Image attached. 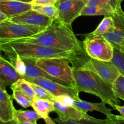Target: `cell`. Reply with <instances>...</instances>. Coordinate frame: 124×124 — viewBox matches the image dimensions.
I'll return each instance as SVG.
<instances>
[{"label":"cell","mask_w":124,"mask_h":124,"mask_svg":"<svg viewBox=\"0 0 124 124\" xmlns=\"http://www.w3.org/2000/svg\"><path fill=\"white\" fill-rule=\"evenodd\" d=\"M84 48L88 56L96 60L111 62L113 57L114 47L104 36L85 37Z\"/></svg>","instance_id":"5"},{"label":"cell","mask_w":124,"mask_h":124,"mask_svg":"<svg viewBox=\"0 0 124 124\" xmlns=\"http://www.w3.org/2000/svg\"><path fill=\"white\" fill-rule=\"evenodd\" d=\"M12 40L87 54L84 48L83 42L76 36L72 25L65 24L58 18L53 19L51 24L39 33L30 37Z\"/></svg>","instance_id":"1"},{"label":"cell","mask_w":124,"mask_h":124,"mask_svg":"<svg viewBox=\"0 0 124 124\" xmlns=\"http://www.w3.org/2000/svg\"><path fill=\"white\" fill-rule=\"evenodd\" d=\"M60 0H33L31 2L32 6H42V5H54L56 6Z\"/></svg>","instance_id":"33"},{"label":"cell","mask_w":124,"mask_h":124,"mask_svg":"<svg viewBox=\"0 0 124 124\" xmlns=\"http://www.w3.org/2000/svg\"><path fill=\"white\" fill-rule=\"evenodd\" d=\"M32 9L52 19L58 18V8L54 5L32 6Z\"/></svg>","instance_id":"24"},{"label":"cell","mask_w":124,"mask_h":124,"mask_svg":"<svg viewBox=\"0 0 124 124\" xmlns=\"http://www.w3.org/2000/svg\"><path fill=\"white\" fill-rule=\"evenodd\" d=\"M16 124H37V122H17L16 121Z\"/></svg>","instance_id":"39"},{"label":"cell","mask_w":124,"mask_h":124,"mask_svg":"<svg viewBox=\"0 0 124 124\" xmlns=\"http://www.w3.org/2000/svg\"><path fill=\"white\" fill-rule=\"evenodd\" d=\"M0 50L6 56L19 55L21 58L39 59L64 58L69 59L74 67H80L88 58L73 51L46 47L29 42H19L12 39H0Z\"/></svg>","instance_id":"2"},{"label":"cell","mask_w":124,"mask_h":124,"mask_svg":"<svg viewBox=\"0 0 124 124\" xmlns=\"http://www.w3.org/2000/svg\"><path fill=\"white\" fill-rule=\"evenodd\" d=\"M111 7L115 13L122 11L121 4L124 0H95Z\"/></svg>","instance_id":"31"},{"label":"cell","mask_w":124,"mask_h":124,"mask_svg":"<svg viewBox=\"0 0 124 124\" xmlns=\"http://www.w3.org/2000/svg\"><path fill=\"white\" fill-rule=\"evenodd\" d=\"M0 56H2V51L0 50Z\"/></svg>","instance_id":"41"},{"label":"cell","mask_w":124,"mask_h":124,"mask_svg":"<svg viewBox=\"0 0 124 124\" xmlns=\"http://www.w3.org/2000/svg\"><path fill=\"white\" fill-rule=\"evenodd\" d=\"M23 59V61L24 62L25 64V67H26V72H25V76H24V78L25 77L30 78H44L47 79L52 80L54 82H58V83L67 86H70V87H75L72 84L69 83V82H64V81H61L56 78L53 77L48 75L47 73L44 70L41 69L39 67L36 65V61L37 59L35 58H21ZM76 88V87H75Z\"/></svg>","instance_id":"13"},{"label":"cell","mask_w":124,"mask_h":124,"mask_svg":"<svg viewBox=\"0 0 124 124\" xmlns=\"http://www.w3.org/2000/svg\"><path fill=\"white\" fill-rule=\"evenodd\" d=\"M23 78L16 71L9 61L0 56V87L6 90L19 79Z\"/></svg>","instance_id":"11"},{"label":"cell","mask_w":124,"mask_h":124,"mask_svg":"<svg viewBox=\"0 0 124 124\" xmlns=\"http://www.w3.org/2000/svg\"><path fill=\"white\" fill-rule=\"evenodd\" d=\"M24 79L29 82L43 87L55 97L62 95H68L75 99H79V93L75 87L64 85L61 84L54 82L52 80L41 77H25Z\"/></svg>","instance_id":"9"},{"label":"cell","mask_w":124,"mask_h":124,"mask_svg":"<svg viewBox=\"0 0 124 124\" xmlns=\"http://www.w3.org/2000/svg\"><path fill=\"white\" fill-rule=\"evenodd\" d=\"M78 68L93 71L111 86L121 75L117 68L111 62L96 60L89 56L84 64Z\"/></svg>","instance_id":"7"},{"label":"cell","mask_w":124,"mask_h":124,"mask_svg":"<svg viewBox=\"0 0 124 124\" xmlns=\"http://www.w3.org/2000/svg\"><path fill=\"white\" fill-rule=\"evenodd\" d=\"M70 62L69 59L64 58H39L36 60V65L50 76L69 82L76 87L72 67L69 65Z\"/></svg>","instance_id":"4"},{"label":"cell","mask_w":124,"mask_h":124,"mask_svg":"<svg viewBox=\"0 0 124 124\" xmlns=\"http://www.w3.org/2000/svg\"><path fill=\"white\" fill-rule=\"evenodd\" d=\"M31 107L43 119L48 117L49 114L55 110L54 101L36 97L31 102Z\"/></svg>","instance_id":"18"},{"label":"cell","mask_w":124,"mask_h":124,"mask_svg":"<svg viewBox=\"0 0 124 124\" xmlns=\"http://www.w3.org/2000/svg\"><path fill=\"white\" fill-rule=\"evenodd\" d=\"M111 62L117 68L121 75L124 76V53L114 48L113 57Z\"/></svg>","instance_id":"27"},{"label":"cell","mask_w":124,"mask_h":124,"mask_svg":"<svg viewBox=\"0 0 124 124\" xmlns=\"http://www.w3.org/2000/svg\"><path fill=\"white\" fill-rule=\"evenodd\" d=\"M44 120L46 124H58L54 120L52 119L51 118V117H50L49 116Z\"/></svg>","instance_id":"37"},{"label":"cell","mask_w":124,"mask_h":124,"mask_svg":"<svg viewBox=\"0 0 124 124\" xmlns=\"http://www.w3.org/2000/svg\"><path fill=\"white\" fill-rule=\"evenodd\" d=\"M41 119V116L35 110H16L15 112V119L17 122H37L38 120Z\"/></svg>","instance_id":"21"},{"label":"cell","mask_w":124,"mask_h":124,"mask_svg":"<svg viewBox=\"0 0 124 124\" xmlns=\"http://www.w3.org/2000/svg\"><path fill=\"white\" fill-rule=\"evenodd\" d=\"M74 107L85 113L93 111H98L104 114L107 117H110L112 115L111 109L107 107L106 103L104 101L100 103H93L81 100L79 98L75 100Z\"/></svg>","instance_id":"17"},{"label":"cell","mask_w":124,"mask_h":124,"mask_svg":"<svg viewBox=\"0 0 124 124\" xmlns=\"http://www.w3.org/2000/svg\"><path fill=\"white\" fill-rule=\"evenodd\" d=\"M112 87L117 98L124 101V76L120 75Z\"/></svg>","instance_id":"30"},{"label":"cell","mask_w":124,"mask_h":124,"mask_svg":"<svg viewBox=\"0 0 124 124\" xmlns=\"http://www.w3.org/2000/svg\"><path fill=\"white\" fill-rule=\"evenodd\" d=\"M46 27L14 23L9 19L0 24V39H15L38 34Z\"/></svg>","instance_id":"6"},{"label":"cell","mask_w":124,"mask_h":124,"mask_svg":"<svg viewBox=\"0 0 124 124\" xmlns=\"http://www.w3.org/2000/svg\"><path fill=\"white\" fill-rule=\"evenodd\" d=\"M113 124H124V117H122L119 115H115L113 114L110 116Z\"/></svg>","instance_id":"34"},{"label":"cell","mask_w":124,"mask_h":124,"mask_svg":"<svg viewBox=\"0 0 124 124\" xmlns=\"http://www.w3.org/2000/svg\"><path fill=\"white\" fill-rule=\"evenodd\" d=\"M7 19H8V16H6L4 13H3L2 12L0 11V24H1L2 22L4 21L7 20Z\"/></svg>","instance_id":"36"},{"label":"cell","mask_w":124,"mask_h":124,"mask_svg":"<svg viewBox=\"0 0 124 124\" xmlns=\"http://www.w3.org/2000/svg\"><path fill=\"white\" fill-rule=\"evenodd\" d=\"M113 108L119 113L120 116H122V117H124V106H121L119 105L115 104Z\"/></svg>","instance_id":"35"},{"label":"cell","mask_w":124,"mask_h":124,"mask_svg":"<svg viewBox=\"0 0 124 124\" xmlns=\"http://www.w3.org/2000/svg\"><path fill=\"white\" fill-rule=\"evenodd\" d=\"M10 88L13 92L12 98L16 101V102L20 106L23 108H28L29 107H31V102H32L31 99H29L18 88L12 87H10Z\"/></svg>","instance_id":"25"},{"label":"cell","mask_w":124,"mask_h":124,"mask_svg":"<svg viewBox=\"0 0 124 124\" xmlns=\"http://www.w3.org/2000/svg\"><path fill=\"white\" fill-rule=\"evenodd\" d=\"M12 100V96L0 87V118L4 122L15 119L16 109Z\"/></svg>","instance_id":"15"},{"label":"cell","mask_w":124,"mask_h":124,"mask_svg":"<svg viewBox=\"0 0 124 124\" xmlns=\"http://www.w3.org/2000/svg\"><path fill=\"white\" fill-rule=\"evenodd\" d=\"M8 19L18 24L36 25L44 27H48L53 20L52 18L41 14L33 9L8 18Z\"/></svg>","instance_id":"10"},{"label":"cell","mask_w":124,"mask_h":124,"mask_svg":"<svg viewBox=\"0 0 124 124\" xmlns=\"http://www.w3.org/2000/svg\"><path fill=\"white\" fill-rule=\"evenodd\" d=\"M113 17L115 24V29L113 31L124 36V12L115 13L111 15Z\"/></svg>","instance_id":"28"},{"label":"cell","mask_w":124,"mask_h":124,"mask_svg":"<svg viewBox=\"0 0 124 124\" xmlns=\"http://www.w3.org/2000/svg\"><path fill=\"white\" fill-rule=\"evenodd\" d=\"M103 36L110 42L114 48L124 53V36L115 32L113 30Z\"/></svg>","instance_id":"23"},{"label":"cell","mask_w":124,"mask_h":124,"mask_svg":"<svg viewBox=\"0 0 124 124\" xmlns=\"http://www.w3.org/2000/svg\"><path fill=\"white\" fill-rule=\"evenodd\" d=\"M14 1H20V2H26V3H31L32 2L33 0H14Z\"/></svg>","instance_id":"40"},{"label":"cell","mask_w":124,"mask_h":124,"mask_svg":"<svg viewBox=\"0 0 124 124\" xmlns=\"http://www.w3.org/2000/svg\"><path fill=\"white\" fill-rule=\"evenodd\" d=\"M75 99L68 95L59 96L55 98V101H56L61 102L63 103L65 105H71V106L73 107L74 104H75Z\"/></svg>","instance_id":"32"},{"label":"cell","mask_w":124,"mask_h":124,"mask_svg":"<svg viewBox=\"0 0 124 124\" xmlns=\"http://www.w3.org/2000/svg\"><path fill=\"white\" fill-rule=\"evenodd\" d=\"M60 1H63V0H60ZM83 1H87V0H83Z\"/></svg>","instance_id":"42"},{"label":"cell","mask_w":124,"mask_h":124,"mask_svg":"<svg viewBox=\"0 0 124 124\" xmlns=\"http://www.w3.org/2000/svg\"><path fill=\"white\" fill-rule=\"evenodd\" d=\"M7 58L13 67L16 70L17 72L24 78V76H25L26 72V67H25V63L21 56H19V55H15L7 56Z\"/></svg>","instance_id":"26"},{"label":"cell","mask_w":124,"mask_h":124,"mask_svg":"<svg viewBox=\"0 0 124 124\" xmlns=\"http://www.w3.org/2000/svg\"><path fill=\"white\" fill-rule=\"evenodd\" d=\"M115 12L112 8L95 0H87L81 16L112 15Z\"/></svg>","instance_id":"16"},{"label":"cell","mask_w":124,"mask_h":124,"mask_svg":"<svg viewBox=\"0 0 124 124\" xmlns=\"http://www.w3.org/2000/svg\"><path fill=\"white\" fill-rule=\"evenodd\" d=\"M73 76L76 89L100 98L110 106L119 105L120 101L116 96L113 87L92 71L72 67Z\"/></svg>","instance_id":"3"},{"label":"cell","mask_w":124,"mask_h":124,"mask_svg":"<svg viewBox=\"0 0 124 124\" xmlns=\"http://www.w3.org/2000/svg\"><path fill=\"white\" fill-rule=\"evenodd\" d=\"M83 0H63L59 1L58 19L68 25H72L74 21L81 16V12L86 4Z\"/></svg>","instance_id":"8"},{"label":"cell","mask_w":124,"mask_h":124,"mask_svg":"<svg viewBox=\"0 0 124 124\" xmlns=\"http://www.w3.org/2000/svg\"><path fill=\"white\" fill-rule=\"evenodd\" d=\"M54 112L56 113L59 118L62 121L67 120H76L79 121L85 119H91L92 116H90L87 113L81 111L79 109L71 105H67L61 102L54 101Z\"/></svg>","instance_id":"12"},{"label":"cell","mask_w":124,"mask_h":124,"mask_svg":"<svg viewBox=\"0 0 124 124\" xmlns=\"http://www.w3.org/2000/svg\"><path fill=\"white\" fill-rule=\"evenodd\" d=\"M115 29V24L113 17L111 15H106L99 24L98 27L92 33L85 35L86 37L93 38L103 36L105 34L112 31Z\"/></svg>","instance_id":"19"},{"label":"cell","mask_w":124,"mask_h":124,"mask_svg":"<svg viewBox=\"0 0 124 124\" xmlns=\"http://www.w3.org/2000/svg\"><path fill=\"white\" fill-rule=\"evenodd\" d=\"M31 9H32V5L30 3L14 0H0V11L7 16L8 18Z\"/></svg>","instance_id":"14"},{"label":"cell","mask_w":124,"mask_h":124,"mask_svg":"<svg viewBox=\"0 0 124 124\" xmlns=\"http://www.w3.org/2000/svg\"></svg>","instance_id":"43"},{"label":"cell","mask_w":124,"mask_h":124,"mask_svg":"<svg viewBox=\"0 0 124 124\" xmlns=\"http://www.w3.org/2000/svg\"><path fill=\"white\" fill-rule=\"evenodd\" d=\"M54 121L58 124H113L112 121L110 117H107L105 119H99L95 117H92L91 119H85L79 121L76 120H67L62 121L59 117L54 119Z\"/></svg>","instance_id":"20"},{"label":"cell","mask_w":124,"mask_h":124,"mask_svg":"<svg viewBox=\"0 0 124 124\" xmlns=\"http://www.w3.org/2000/svg\"><path fill=\"white\" fill-rule=\"evenodd\" d=\"M0 124H16V121L15 119H13L8 122H4L0 118Z\"/></svg>","instance_id":"38"},{"label":"cell","mask_w":124,"mask_h":124,"mask_svg":"<svg viewBox=\"0 0 124 124\" xmlns=\"http://www.w3.org/2000/svg\"><path fill=\"white\" fill-rule=\"evenodd\" d=\"M11 87L19 89L21 92H23L26 96H27L31 101L33 100L36 97V93H35L33 88L30 85V82L24 78L19 79Z\"/></svg>","instance_id":"22"},{"label":"cell","mask_w":124,"mask_h":124,"mask_svg":"<svg viewBox=\"0 0 124 124\" xmlns=\"http://www.w3.org/2000/svg\"><path fill=\"white\" fill-rule=\"evenodd\" d=\"M30 82V85L32 87V88H33L34 91H35V93H36V98H40V99H47V100L52 101H55L56 97L53 96L52 94H51L47 90L44 88L43 87H41V86L38 85L31 83L30 82Z\"/></svg>","instance_id":"29"}]
</instances>
